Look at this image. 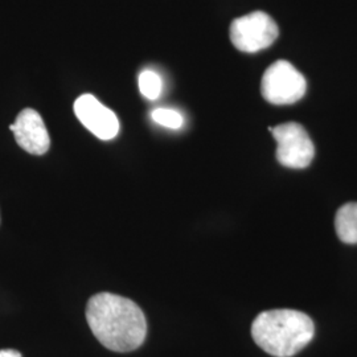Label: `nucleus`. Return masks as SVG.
<instances>
[{
	"label": "nucleus",
	"mask_w": 357,
	"mask_h": 357,
	"mask_svg": "<svg viewBox=\"0 0 357 357\" xmlns=\"http://www.w3.org/2000/svg\"><path fill=\"white\" fill-rule=\"evenodd\" d=\"M277 141V159L282 166L301 169L311 165L315 147L305 128L296 122H287L268 128Z\"/></svg>",
	"instance_id": "nucleus-5"
},
{
	"label": "nucleus",
	"mask_w": 357,
	"mask_h": 357,
	"mask_svg": "<svg viewBox=\"0 0 357 357\" xmlns=\"http://www.w3.org/2000/svg\"><path fill=\"white\" fill-rule=\"evenodd\" d=\"M75 113L79 122L102 141H110L118 135L119 121L116 115L103 106L94 96L84 94L75 102Z\"/></svg>",
	"instance_id": "nucleus-6"
},
{
	"label": "nucleus",
	"mask_w": 357,
	"mask_h": 357,
	"mask_svg": "<svg viewBox=\"0 0 357 357\" xmlns=\"http://www.w3.org/2000/svg\"><path fill=\"white\" fill-rule=\"evenodd\" d=\"M280 35V29L273 17L266 13L243 15L230 26L231 44L245 53H255L268 48Z\"/></svg>",
	"instance_id": "nucleus-4"
},
{
	"label": "nucleus",
	"mask_w": 357,
	"mask_h": 357,
	"mask_svg": "<svg viewBox=\"0 0 357 357\" xmlns=\"http://www.w3.org/2000/svg\"><path fill=\"white\" fill-rule=\"evenodd\" d=\"M10 130L15 135L16 143L26 153L43 155L50 150L51 138L41 115L36 110H22Z\"/></svg>",
	"instance_id": "nucleus-7"
},
{
	"label": "nucleus",
	"mask_w": 357,
	"mask_h": 357,
	"mask_svg": "<svg viewBox=\"0 0 357 357\" xmlns=\"http://www.w3.org/2000/svg\"><path fill=\"white\" fill-rule=\"evenodd\" d=\"M0 357H22V354L15 349H1Z\"/></svg>",
	"instance_id": "nucleus-11"
},
{
	"label": "nucleus",
	"mask_w": 357,
	"mask_h": 357,
	"mask_svg": "<svg viewBox=\"0 0 357 357\" xmlns=\"http://www.w3.org/2000/svg\"><path fill=\"white\" fill-rule=\"evenodd\" d=\"M314 333V321L308 315L287 308L261 312L252 326L257 345L275 357L296 355L312 340Z\"/></svg>",
	"instance_id": "nucleus-2"
},
{
	"label": "nucleus",
	"mask_w": 357,
	"mask_h": 357,
	"mask_svg": "<svg viewBox=\"0 0 357 357\" xmlns=\"http://www.w3.org/2000/svg\"><path fill=\"white\" fill-rule=\"evenodd\" d=\"M86 320L98 342L114 352L139 348L147 335V320L141 307L116 294L91 296L86 306Z\"/></svg>",
	"instance_id": "nucleus-1"
},
{
	"label": "nucleus",
	"mask_w": 357,
	"mask_h": 357,
	"mask_svg": "<svg viewBox=\"0 0 357 357\" xmlns=\"http://www.w3.org/2000/svg\"><path fill=\"white\" fill-rule=\"evenodd\" d=\"M139 90L147 100H156L162 94V78L153 70H144L139 75Z\"/></svg>",
	"instance_id": "nucleus-9"
},
{
	"label": "nucleus",
	"mask_w": 357,
	"mask_h": 357,
	"mask_svg": "<svg viewBox=\"0 0 357 357\" xmlns=\"http://www.w3.org/2000/svg\"><path fill=\"white\" fill-rule=\"evenodd\" d=\"M335 229L340 241L357 243V203L343 205L335 217Z\"/></svg>",
	"instance_id": "nucleus-8"
},
{
	"label": "nucleus",
	"mask_w": 357,
	"mask_h": 357,
	"mask_svg": "<svg viewBox=\"0 0 357 357\" xmlns=\"http://www.w3.org/2000/svg\"><path fill=\"white\" fill-rule=\"evenodd\" d=\"M153 121L167 128H172V130H178L184 125V118L183 115L178 113L176 110H171V109H156L153 110Z\"/></svg>",
	"instance_id": "nucleus-10"
},
{
	"label": "nucleus",
	"mask_w": 357,
	"mask_h": 357,
	"mask_svg": "<svg viewBox=\"0 0 357 357\" xmlns=\"http://www.w3.org/2000/svg\"><path fill=\"white\" fill-rule=\"evenodd\" d=\"M307 82L294 65L280 60L270 65L262 77L261 93L273 105H291L306 94Z\"/></svg>",
	"instance_id": "nucleus-3"
}]
</instances>
